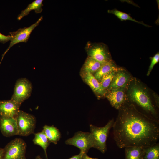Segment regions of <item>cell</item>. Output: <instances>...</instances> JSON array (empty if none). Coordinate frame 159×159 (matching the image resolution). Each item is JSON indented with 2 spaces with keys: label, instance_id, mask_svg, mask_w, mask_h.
<instances>
[{
  "label": "cell",
  "instance_id": "cell-8",
  "mask_svg": "<svg viewBox=\"0 0 159 159\" xmlns=\"http://www.w3.org/2000/svg\"><path fill=\"white\" fill-rule=\"evenodd\" d=\"M32 89V84L28 79H18L16 82L11 100L21 104L30 96Z\"/></svg>",
  "mask_w": 159,
  "mask_h": 159
},
{
  "label": "cell",
  "instance_id": "cell-23",
  "mask_svg": "<svg viewBox=\"0 0 159 159\" xmlns=\"http://www.w3.org/2000/svg\"><path fill=\"white\" fill-rule=\"evenodd\" d=\"M117 71L110 72L102 77L99 82L101 87L107 91Z\"/></svg>",
  "mask_w": 159,
  "mask_h": 159
},
{
  "label": "cell",
  "instance_id": "cell-11",
  "mask_svg": "<svg viewBox=\"0 0 159 159\" xmlns=\"http://www.w3.org/2000/svg\"><path fill=\"white\" fill-rule=\"evenodd\" d=\"M0 129L6 137L18 135V130L15 117H0Z\"/></svg>",
  "mask_w": 159,
  "mask_h": 159
},
{
  "label": "cell",
  "instance_id": "cell-10",
  "mask_svg": "<svg viewBox=\"0 0 159 159\" xmlns=\"http://www.w3.org/2000/svg\"><path fill=\"white\" fill-rule=\"evenodd\" d=\"M126 87L108 90L106 95L111 105L116 109L118 110L127 101Z\"/></svg>",
  "mask_w": 159,
  "mask_h": 159
},
{
  "label": "cell",
  "instance_id": "cell-29",
  "mask_svg": "<svg viewBox=\"0 0 159 159\" xmlns=\"http://www.w3.org/2000/svg\"><path fill=\"white\" fill-rule=\"evenodd\" d=\"M3 149L0 148V159H3Z\"/></svg>",
  "mask_w": 159,
  "mask_h": 159
},
{
  "label": "cell",
  "instance_id": "cell-22",
  "mask_svg": "<svg viewBox=\"0 0 159 159\" xmlns=\"http://www.w3.org/2000/svg\"><path fill=\"white\" fill-rule=\"evenodd\" d=\"M107 12L109 13L114 14L121 21L127 20H130L135 22L138 24H141L148 27H149L151 26H150L145 24L143 21H137L127 14L120 11L116 9H114L112 10H108L107 11Z\"/></svg>",
  "mask_w": 159,
  "mask_h": 159
},
{
  "label": "cell",
  "instance_id": "cell-14",
  "mask_svg": "<svg viewBox=\"0 0 159 159\" xmlns=\"http://www.w3.org/2000/svg\"><path fill=\"white\" fill-rule=\"evenodd\" d=\"M21 105L11 99L0 101V116L15 117Z\"/></svg>",
  "mask_w": 159,
  "mask_h": 159
},
{
  "label": "cell",
  "instance_id": "cell-15",
  "mask_svg": "<svg viewBox=\"0 0 159 159\" xmlns=\"http://www.w3.org/2000/svg\"><path fill=\"white\" fill-rule=\"evenodd\" d=\"M120 67H118L112 60L103 64L99 70L93 74L99 82L103 76L116 71Z\"/></svg>",
  "mask_w": 159,
  "mask_h": 159
},
{
  "label": "cell",
  "instance_id": "cell-19",
  "mask_svg": "<svg viewBox=\"0 0 159 159\" xmlns=\"http://www.w3.org/2000/svg\"><path fill=\"white\" fill-rule=\"evenodd\" d=\"M103 64L88 57L83 66L82 71L88 72L93 74L99 70Z\"/></svg>",
  "mask_w": 159,
  "mask_h": 159
},
{
  "label": "cell",
  "instance_id": "cell-3",
  "mask_svg": "<svg viewBox=\"0 0 159 159\" xmlns=\"http://www.w3.org/2000/svg\"><path fill=\"white\" fill-rule=\"evenodd\" d=\"M114 122L113 118L103 127H97L91 124L90 125V133L94 140L93 148L104 153L107 150L106 140L110 130L112 127Z\"/></svg>",
  "mask_w": 159,
  "mask_h": 159
},
{
  "label": "cell",
  "instance_id": "cell-21",
  "mask_svg": "<svg viewBox=\"0 0 159 159\" xmlns=\"http://www.w3.org/2000/svg\"><path fill=\"white\" fill-rule=\"evenodd\" d=\"M144 159H159V145L158 143L144 148Z\"/></svg>",
  "mask_w": 159,
  "mask_h": 159
},
{
  "label": "cell",
  "instance_id": "cell-27",
  "mask_svg": "<svg viewBox=\"0 0 159 159\" xmlns=\"http://www.w3.org/2000/svg\"><path fill=\"white\" fill-rule=\"evenodd\" d=\"M154 97L155 99V100L156 103V104L157 107H159V97L158 95H156L155 94L154 95Z\"/></svg>",
  "mask_w": 159,
  "mask_h": 159
},
{
  "label": "cell",
  "instance_id": "cell-1",
  "mask_svg": "<svg viewBox=\"0 0 159 159\" xmlns=\"http://www.w3.org/2000/svg\"><path fill=\"white\" fill-rule=\"evenodd\" d=\"M118 110L112 127L113 138L118 147L145 148L157 143L159 137L158 120L141 112L127 100Z\"/></svg>",
  "mask_w": 159,
  "mask_h": 159
},
{
  "label": "cell",
  "instance_id": "cell-13",
  "mask_svg": "<svg viewBox=\"0 0 159 159\" xmlns=\"http://www.w3.org/2000/svg\"><path fill=\"white\" fill-rule=\"evenodd\" d=\"M81 74L84 81L90 87L98 98L105 96L107 91L102 87L100 82L92 74L82 71Z\"/></svg>",
  "mask_w": 159,
  "mask_h": 159
},
{
  "label": "cell",
  "instance_id": "cell-26",
  "mask_svg": "<svg viewBox=\"0 0 159 159\" xmlns=\"http://www.w3.org/2000/svg\"><path fill=\"white\" fill-rule=\"evenodd\" d=\"M84 153L82 151H80L79 154L74 155L68 159H83V156Z\"/></svg>",
  "mask_w": 159,
  "mask_h": 159
},
{
  "label": "cell",
  "instance_id": "cell-12",
  "mask_svg": "<svg viewBox=\"0 0 159 159\" xmlns=\"http://www.w3.org/2000/svg\"><path fill=\"white\" fill-rule=\"evenodd\" d=\"M132 78L128 72L120 67L116 72L107 91L120 87H126Z\"/></svg>",
  "mask_w": 159,
  "mask_h": 159
},
{
  "label": "cell",
  "instance_id": "cell-24",
  "mask_svg": "<svg viewBox=\"0 0 159 159\" xmlns=\"http://www.w3.org/2000/svg\"><path fill=\"white\" fill-rule=\"evenodd\" d=\"M151 60V63L149 66L147 74L148 76L149 75L152 71L154 66L159 61V53H157L154 56L150 58Z\"/></svg>",
  "mask_w": 159,
  "mask_h": 159
},
{
  "label": "cell",
  "instance_id": "cell-9",
  "mask_svg": "<svg viewBox=\"0 0 159 159\" xmlns=\"http://www.w3.org/2000/svg\"><path fill=\"white\" fill-rule=\"evenodd\" d=\"M42 19V16L35 23L29 26L20 28L15 32H10L9 33L12 38L9 47L2 55L1 61L4 55L14 45L19 43L27 42L32 31L39 25Z\"/></svg>",
  "mask_w": 159,
  "mask_h": 159
},
{
  "label": "cell",
  "instance_id": "cell-2",
  "mask_svg": "<svg viewBox=\"0 0 159 159\" xmlns=\"http://www.w3.org/2000/svg\"><path fill=\"white\" fill-rule=\"evenodd\" d=\"M127 100L136 105L158 120V113L147 87L139 80L132 77L126 87Z\"/></svg>",
  "mask_w": 159,
  "mask_h": 159
},
{
  "label": "cell",
  "instance_id": "cell-25",
  "mask_svg": "<svg viewBox=\"0 0 159 159\" xmlns=\"http://www.w3.org/2000/svg\"><path fill=\"white\" fill-rule=\"evenodd\" d=\"M11 38L10 35H5L0 32V42L4 44L9 41H11Z\"/></svg>",
  "mask_w": 159,
  "mask_h": 159
},
{
  "label": "cell",
  "instance_id": "cell-5",
  "mask_svg": "<svg viewBox=\"0 0 159 159\" xmlns=\"http://www.w3.org/2000/svg\"><path fill=\"white\" fill-rule=\"evenodd\" d=\"M26 144L20 138L9 142L3 149V159H26Z\"/></svg>",
  "mask_w": 159,
  "mask_h": 159
},
{
  "label": "cell",
  "instance_id": "cell-18",
  "mask_svg": "<svg viewBox=\"0 0 159 159\" xmlns=\"http://www.w3.org/2000/svg\"><path fill=\"white\" fill-rule=\"evenodd\" d=\"M125 148V159H144V148L130 146Z\"/></svg>",
  "mask_w": 159,
  "mask_h": 159
},
{
  "label": "cell",
  "instance_id": "cell-28",
  "mask_svg": "<svg viewBox=\"0 0 159 159\" xmlns=\"http://www.w3.org/2000/svg\"><path fill=\"white\" fill-rule=\"evenodd\" d=\"M83 159H97V158H94L88 156L87 154H84L83 156Z\"/></svg>",
  "mask_w": 159,
  "mask_h": 159
},
{
  "label": "cell",
  "instance_id": "cell-20",
  "mask_svg": "<svg viewBox=\"0 0 159 159\" xmlns=\"http://www.w3.org/2000/svg\"><path fill=\"white\" fill-rule=\"evenodd\" d=\"M33 142L34 144L40 146L43 148L45 153L46 159H48L47 154V149L50 143L42 130L40 132L35 134Z\"/></svg>",
  "mask_w": 159,
  "mask_h": 159
},
{
  "label": "cell",
  "instance_id": "cell-4",
  "mask_svg": "<svg viewBox=\"0 0 159 159\" xmlns=\"http://www.w3.org/2000/svg\"><path fill=\"white\" fill-rule=\"evenodd\" d=\"M85 49L88 57L102 64L112 60L108 46L104 43L88 41Z\"/></svg>",
  "mask_w": 159,
  "mask_h": 159
},
{
  "label": "cell",
  "instance_id": "cell-7",
  "mask_svg": "<svg viewBox=\"0 0 159 159\" xmlns=\"http://www.w3.org/2000/svg\"><path fill=\"white\" fill-rule=\"evenodd\" d=\"M66 144L72 145L79 149L84 154L93 147L94 143L92 136L90 132L78 131L72 138L65 141Z\"/></svg>",
  "mask_w": 159,
  "mask_h": 159
},
{
  "label": "cell",
  "instance_id": "cell-17",
  "mask_svg": "<svg viewBox=\"0 0 159 159\" xmlns=\"http://www.w3.org/2000/svg\"><path fill=\"white\" fill-rule=\"evenodd\" d=\"M43 1L42 0H35L29 4L27 7L22 11L21 13L18 15L17 19L18 20H21L24 17L29 14L32 10H34L36 13H41L42 11Z\"/></svg>",
  "mask_w": 159,
  "mask_h": 159
},
{
  "label": "cell",
  "instance_id": "cell-6",
  "mask_svg": "<svg viewBox=\"0 0 159 159\" xmlns=\"http://www.w3.org/2000/svg\"><path fill=\"white\" fill-rule=\"evenodd\" d=\"M15 118L18 135L26 136L34 133L36 124V118L34 115L19 110Z\"/></svg>",
  "mask_w": 159,
  "mask_h": 159
},
{
  "label": "cell",
  "instance_id": "cell-30",
  "mask_svg": "<svg viewBox=\"0 0 159 159\" xmlns=\"http://www.w3.org/2000/svg\"><path fill=\"white\" fill-rule=\"evenodd\" d=\"M35 159H42L39 156H37Z\"/></svg>",
  "mask_w": 159,
  "mask_h": 159
},
{
  "label": "cell",
  "instance_id": "cell-16",
  "mask_svg": "<svg viewBox=\"0 0 159 159\" xmlns=\"http://www.w3.org/2000/svg\"><path fill=\"white\" fill-rule=\"evenodd\" d=\"M42 130L50 143L57 144L61 137L59 130L53 125H45L43 126Z\"/></svg>",
  "mask_w": 159,
  "mask_h": 159
}]
</instances>
